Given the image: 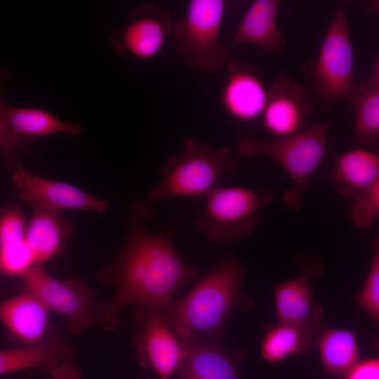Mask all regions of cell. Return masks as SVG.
<instances>
[{
    "instance_id": "obj_14",
    "label": "cell",
    "mask_w": 379,
    "mask_h": 379,
    "mask_svg": "<svg viewBox=\"0 0 379 379\" xmlns=\"http://www.w3.org/2000/svg\"><path fill=\"white\" fill-rule=\"evenodd\" d=\"M185 357L180 377L193 379H240L238 362L240 352L230 351L221 340L195 334L178 336Z\"/></svg>"
},
{
    "instance_id": "obj_5",
    "label": "cell",
    "mask_w": 379,
    "mask_h": 379,
    "mask_svg": "<svg viewBox=\"0 0 379 379\" xmlns=\"http://www.w3.org/2000/svg\"><path fill=\"white\" fill-rule=\"evenodd\" d=\"M225 6L224 0H191L173 25L175 51L192 69L215 73L230 61V47L220 39Z\"/></svg>"
},
{
    "instance_id": "obj_20",
    "label": "cell",
    "mask_w": 379,
    "mask_h": 379,
    "mask_svg": "<svg viewBox=\"0 0 379 379\" xmlns=\"http://www.w3.org/2000/svg\"><path fill=\"white\" fill-rule=\"evenodd\" d=\"M71 230L61 213L34 209L25 230V240L34 265H44L62 252Z\"/></svg>"
},
{
    "instance_id": "obj_22",
    "label": "cell",
    "mask_w": 379,
    "mask_h": 379,
    "mask_svg": "<svg viewBox=\"0 0 379 379\" xmlns=\"http://www.w3.org/2000/svg\"><path fill=\"white\" fill-rule=\"evenodd\" d=\"M325 328L283 322L270 326L265 330L261 357L274 364L293 354H305L317 344Z\"/></svg>"
},
{
    "instance_id": "obj_25",
    "label": "cell",
    "mask_w": 379,
    "mask_h": 379,
    "mask_svg": "<svg viewBox=\"0 0 379 379\" xmlns=\"http://www.w3.org/2000/svg\"><path fill=\"white\" fill-rule=\"evenodd\" d=\"M7 116L14 132L26 138L57 133L77 136L83 131L81 125L60 119L43 109L9 105Z\"/></svg>"
},
{
    "instance_id": "obj_10",
    "label": "cell",
    "mask_w": 379,
    "mask_h": 379,
    "mask_svg": "<svg viewBox=\"0 0 379 379\" xmlns=\"http://www.w3.org/2000/svg\"><path fill=\"white\" fill-rule=\"evenodd\" d=\"M173 29L168 13L153 4H141L131 13L127 23L111 34L109 43L118 55L150 60L163 49Z\"/></svg>"
},
{
    "instance_id": "obj_13",
    "label": "cell",
    "mask_w": 379,
    "mask_h": 379,
    "mask_svg": "<svg viewBox=\"0 0 379 379\" xmlns=\"http://www.w3.org/2000/svg\"><path fill=\"white\" fill-rule=\"evenodd\" d=\"M296 262L301 274L281 283L274 288V305L279 322L324 327L322 308L312 300V281L324 269L317 256L299 255Z\"/></svg>"
},
{
    "instance_id": "obj_11",
    "label": "cell",
    "mask_w": 379,
    "mask_h": 379,
    "mask_svg": "<svg viewBox=\"0 0 379 379\" xmlns=\"http://www.w3.org/2000/svg\"><path fill=\"white\" fill-rule=\"evenodd\" d=\"M314 105L306 88L283 70L267 88V98L262 114L265 128L277 138L305 128Z\"/></svg>"
},
{
    "instance_id": "obj_7",
    "label": "cell",
    "mask_w": 379,
    "mask_h": 379,
    "mask_svg": "<svg viewBox=\"0 0 379 379\" xmlns=\"http://www.w3.org/2000/svg\"><path fill=\"white\" fill-rule=\"evenodd\" d=\"M309 77L316 96L325 107L348 101L357 91L350 25L340 8L328 27Z\"/></svg>"
},
{
    "instance_id": "obj_1",
    "label": "cell",
    "mask_w": 379,
    "mask_h": 379,
    "mask_svg": "<svg viewBox=\"0 0 379 379\" xmlns=\"http://www.w3.org/2000/svg\"><path fill=\"white\" fill-rule=\"evenodd\" d=\"M146 202H135L129 212V230L124 246L112 262L99 274L100 281L114 284L113 298L98 304L96 322L108 330L119 325V314L136 305L164 311L176 291L199 276V270L186 263L178 253L173 236L178 230L173 220L162 233L147 230L154 216Z\"/></svg>"
},
{
    "instance_id": "obj_29",
    "label": "cell",
    "mask_w": 379,
    "mask_h": 379,
    "mask_svg": "<svg viewBox=\"0 0 379 379\" xmlns=\"http://www.w3.org/2000/svg\"><path fill=\"white\" fill-rule=\"evenodd\" d=\"M345 377V379H379V359L369 358L359 361Z\"/></svg>"
},
{
    "instance_id": "obj_3",
    "label": "cell",
    "mask_w": 379,
    "mask_h": 379,
    "mask_svg": "<svg viewBox=\"0 0 379 379\" xmlns=\"http://www.w3.org/2000/svg\"><path fill=\"white\" fill-rule=\"evenodd\" d=\"M331 127L332 121H324L270 140L246 135L237 141L235 149L241 158L265 157L278 164L292 182L283 194L282 204L290 211H298L303 206L313 176L325 161Z\"/></svg>"
},
{
    "instance_id": "obj_19",
    "label": "cell",
    "mask_w": 379,
    "mask_h": 379,
    "mask_svg": "<svg viewBox=\"0 0 379 379\" xmlns=\"http://www.w3.org/2000/svg\"><path fill=\"white\" fill-rule=\"evenodd\" d=\"M354 114L358 147L376 150L379 140V59L375 60L347 101Z\"/></svg>"
},
{
    "instance_id": "obj_18",
    "label": "cell",
    "mask_w": 379,
    "mask_h": 379,
    "mask_svg": "<svg viewBox=\"0 0 379 379\" xmlns=\"http://www.w3.org/2000/svg\"><path fill=\"white\" fill-rule=\"evenodd\" d=\"M329 180L345 198H359L379 182V152L357 147L338 155L331 168Z\"/></svg>"
},
{
    "instance_id": "obj_32",
    "label": "cell",
    "mask_w": 379,
    "mask_h": 379,
    "mask_svg": "<svg viewBox=\"0 0 379 379\" xmlns=\"http://www.w3.org/2000/svg\"><path fill=\"white\" fill-rule=\"evenodd\" d=\"M0 272H1V270H0Z\"/></svg>"
},
{
    "instance_id": "obj_26",
    "label": "cell",
    "mask_w": 379,
    "mask_h": 379,
    "mask_svg": "<svg viewBox=\"0 0 379 379\" xmlns=\"http://www.w3.org/2000/svg\"><path fill=\"white\" fill-rule=\"evenodd\" d=\"M373 252L368 274L364 285L356 297L359 307L376 324L379 323V243L373 239Z\"/></svg>"
},
{
    "instance_id": "obj_2",
    "label": "cell",
    "mask_w": 379,
    "mask_h": 379,
    "mask_svg": "<svg viewBox=\"0 0 379 379\" xmlns=\"http://www.w3.org/2000/svg\"><path fill=\"white\" fill-rule=\"evenodd\" d=\"M245 270L232 257L222 258L183 297L173 300L162 312L177 335L195 334L221 340L233 312L243 302Z\"/></svg>"
},
{
    "instance_id": "obj_16",
    "label": "cell",
    "mask_w": 379,
    "mask_h": 379,
    "mask_svg": "<svg viewBox=\"0 0 379 379\" xmlns=\"http://www.w3.org/2000/svg\"><path fill=\"white\" fill-rule=\"evenodd\" d=\"M227 65L229 74L220 95L223 109L240 121H253L262 117L267 88L257 70L237 60H230Z\"/></svg>"
},
{
    "instance_id": "obj_17",
    "label": "cell",
    "mask_w": 379,
    "mask_h": 379,
    "mask_svg": "<svg viewBox=\"0 0 379 379\" xmlns=\"http://www.w3.org/2000/svg\"><path fill=\"white\" fill-rule=\"evenodd\" d=\"M280 5L279 0L253 1L232 36L231 45L251 44L265 53L280 55L286 45L284 35L277 25Z\"/></svg>"
},
{
    "instance_id": "obj_21",
    "label": "cell",
    "mask_w": 379,
    "mask_h": 379,
    "mask_svg": "<svg viewBox=\"0 0 379 379\" xmlns=\"http://www.w3.org/2000/svg\"><path fill=\"white\" fill-rule=\"evenodd\" d=\"M26 223L19 206H11L0 213V270L9 277L19 276L33 263L25 240Z\"/></svg>"
},
{
    "instance_id": "obj_31",
    "label": "cell",
    "mask_w": 379,
    "mask_h": 379,
    "mask_svg": "<svg viewBox=\"0 0 379 379\" xmlns=\"http://www.w3.org/2000/svg\"><path fill=\"white\" fill-rule=\"evenodd\" d=\"M180 379H193V378H189L180 377Z\"/></svg>"
},
{
    "instance_id": "obj_6",
    "label": "cell",
    "mask_w": 379,
    "mask_h": 379,
    "mask_svg": "<svg viewBox=\"0 0 379 379\" xmlns=\"http://www.w3.org/2000/svg\"><path fill=\"white\" fill-rule=\"evenodd\" d=\"M195 221L208 240L229 243L250 236L261 223V211L274 200L269 189L218 187L206 198Z\"/></svg>"
},
{
    "instance_id": "obj_4",
    "label": "cell",
    "mask_w": 379,
    "mask_h": 379,
    "mask_svg": "<svg viewBox=\"0 0 379 379\" xmlns=\"http://www.w3.org/2000/svg\"><path fill=\"white\" fill-rule=\"evenodd\" d=\"M237 167L228 147L215 149L209 143L185 138L182 151L168 156L166 165L160 168L161 179L147 193L145 202L177 198L206 199L219 187L222 176Z\"/></svg>"
},
{
    "instance_id": "obj_23",
    "label": "cell",
    "mask_w": 379,
    "mask_h": 379,
    "mask_svg": "<svg viewBox=\"0 0 379 379\" xmlns=\"http://www.w3.org/2000/svg\"><path fill=\"white\" fill-rule=\"evenodd\" d=\"M73 349L60 338L38 345L0 350V375L72 360Z\"/></svg>"
},
{
    "instance_id": "obj_8",
    "label": "cell",
    "mask_w": 379,
    "mask_h": 379,
    "mask_svg": "<svg viewBox=\"0 0 379 379\" xmlns=\"http://www.w3.org/2000/svg\"><path fill=\"white\" fill-rule=\"evenodd\" d=\"M20 278L22 286L33 292L49 311L65 317L69 333L80 334L96 322L99 303L82 280H58L39 265H32Z\"/></svg>"
},
{
    "instance_id": "obj_30",
    "label": "cell",
    "mask_w": 379,
    "mask_h": 379,
    "mask_svg": "<svg viewBox=\"0 0 379 379\" xmlns=\"http://www.w3.org/2000/svg\"><path fill=\"white\" fill-rule=\"evenodd\" d=\"M44 369L51 379H81L80 371L72 360L49 365Z\"/></svg>"
},
{
    "instance_id": "obj_15",
    "label": "cell",
    "mask_w": 379,
    "mask_h": 379,
    "mask_svg": "<svg viewBox=\"0 0 379 379\" xmlns=\"http://www.w3.org/2000/svg\"><path fill=\"white\" fill-rule=\"evenodd\" d=\"M49 310L30 290L0 303V321L10 333L27 346L38 345L60 338L51 324Z\"/></svg>"
},
{
    "instance_id": "obj_24",
    "label": "cell",
    "mask_w": 379,
    "mask_h": 379,
    "mask_svg": "<svg viewBox=\"0 0 379 379\" xmlns=\"http://www.w3.org/2000/svg\"><path fill=\"white\" fill-rule=\"evenodd\" d=\"M317 344L322 368L329 375L345 376L359 361L357 338L351 330L325 328Z\"/></svg>"
},
{
    "instance_id": "obj_12",
    "label": "cell",
    "mask_w": 379,
    "mask_h": 379,
    "mask_svg": "<svg viewBox=\"0 0 379 379\" xmlns=\"http://www.w3.org/2000/svg\"><path fill=\"white\" fill-rule=\"evenodd\" d=\"M13 181L20 190V197L34 209L61 213L63 210H81L103 214L109 206L99 199L66 182L50 180L18 166Z\"/></svg>"
},
{
    "instance_id": "obj_27",
    "label": "cell",
    "mask_w": 379,
    "mask_h": 379,
    "mask_svg": "<svg viewBox=\"0 0 379 379\" xmlns=\"http://www.w3.org/2000/svg\"><path fill=\"white\" fill-rule=\"evenodd\" d=\"M11 81L10 74L0 69V150L6 154L20 151L27 145L26 138L17 135L13 130L7 116L8 105L4 94Z\"/></svg>"
},
{
    "instance_id": "obj_9",
    "label": "cell",
    "mask_w": 379,
    "mask_h": 379,
    "mask_svg": "<svg viewBox=\"0 0 379 379\" xmlns=\"http://www.w3.org/2000/svg\"><path fill=\"white\" fill-rule=\"evenodd\" d=\"M134 321L137 332L133 341L138 362L143 368L152 369L161 379H169L180 371L185 357L179 338L159 310L137 305Z\"/></svg>"
},
{
    "instance_id": "obj_28",
    "label": "cell",
    "mask_w": 379,
    "mask_h": 379,
    "mask_svg": "<svg viewBox=\"0 0 379 379\" xmlns=\"http://www.w3.org/2000/svg\"><path fill=\"white\" fill-rule=\"evenodd\" d=\"M352 201L348 213L353 224L360 230L370 229L379 217V182Z\"/></svg>"
}]
</instances>
